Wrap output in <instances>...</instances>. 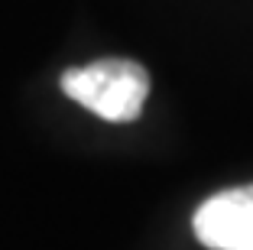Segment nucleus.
Instances as JSON below:
<instances>
[{
	"instance_id": "nucleus-2",
	"label": "nucleus",
	"mask_w": 253,
	"mask_h": 250,
	"mask_svg": "<svg viewBox=\"0 0 253 250\" xmlns=\"http://www.w3.org/2000/svg\"><path fill=\"white\" fill-rule=\"evenodd\" d=\"M192 228L211 250H253V185L224 189L201 201Z\"/></svg>"
},
{
	"instance_id": "nucleus-1",
	"label": "nucleus",
	"mask_w": 253,
	"mask_h": 250,
	"mask_svg": "<svg viewBox=\"0 0 253 250\" xmlns=\"http://www.w3.org/2000/svg\"><path fill=\"white\" fill-rule=\"evenodd\" d=\"M62 91L111 124H130L143 114L149 98V72L133 59H97L68 68L62 75Z\"/></svg>"
}]
</instances>
